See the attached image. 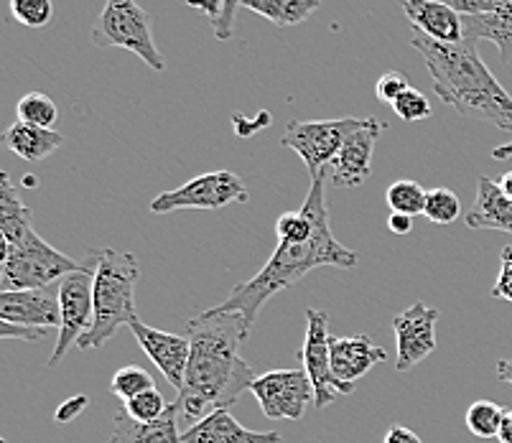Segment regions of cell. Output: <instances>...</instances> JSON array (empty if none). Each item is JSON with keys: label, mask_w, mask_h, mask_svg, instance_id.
<instances>
[{"label": "cell", "mask_w": 512, "mask_h": 443, "mask_svg": "<svg viewBox=\"0 0 512 443\" xmlns=\"http://www.w3.org/2000/svg\"><path fill=\"white\" fill-rule=\"evenodd\" d=\"M253 326L237 311H202L186 324L192 342L184 387L174 405L179 421L199 423L209 413L230 408L255 382L253 367L240 357V347L248 342Z\"/></svg>", "instance_id": "6da1fadb"}, {"label": "cell", "mask_w": 512, "mask_h": 443, "mask_svg": "<svg viewBox=\"0 0 512 443\" xmlns=\"http://www.w3.org/2000/svg\"><path fill=\"white\" fill-rule=\"evenodd\" d=\"M324 184H327V174L311 179V189L306 194V202L301 204L306 214L314 222V232L309 240L304 242H278L273 250L271 260L260 268L258 275H253L250 281L237 283L230 291V296L220 303L222 311H237L245 316L250 326L258 319L260 309L265 301H271L276 293L283 288H291L306 278L311 270L316 268H355L357 253L349 247L339 245L337 237L332 235L329 227V209L327 199H324Z\"/></svg>", "instance_id": "7a4b0ae2"}, {"label": "cell", "mask_w": 512, "mask_h": 443, "mask_svg": "<svg viewBox=\"0 0 512 443\" xmlns=\"http://www.w3.org/2000/svg\"><path fill=\"white\" fill-rule=\"evenodd\" d=\"M411 46L426 62L436 95L444 105L454 107L462 118L484 120L505 133H512L510 92L482 62L477 46L439 44L421 34L413 36Z\"/></svg>", "instance_id": "3957f363"}, {"label": "cell", "mask_w": 512, "mask_h": 443, "mask_svg": "<svg viewBox=\"0 0 512 443\" xmlns=\"http://www.w3.org/2000/svg\"><path fill=\"white\" fill-rule=\"evenodd\" d=\"M95 265V319L90 331L79 339L77 347L82 352L102 349L118 334L120 326H130L136 316V283L141 268L133 253H120L113 247H102L90 253Z\"/></svg>", "instance_id": "277c9868"}, {"label": "cell", "mask_w": 512, "mask_h": 443, "mask_svg": "<svg viewBox=\"0 0 512 443\" xmlns=\"http://www.w3.org/2000/svg\"><path fill=\"white\" fill-rule=\"evenodd\" d=\"M90 39L97 49L133 51L153 72H164L166 59L153 39V16L136 0H105Z\"/></svg>", "instance_id": "5b68a950"}, {"label": "cell", "mask_w": 512, "mask_h": 443, "mask_svg": "<svg viewBox=\"0 0 512 443\" xmlns=\"http://www.w3.org/2000/svg\"><path fill=\"white\" fill-rule=\"evenodd\" d=\"M3 270L0 288L3 291H31V288L57 286L67 273L82 268V263L51 247L44 237L31 232L11 247H0Z\"/></svg>", "instance_id": "8992f818"}, {"label": "cell", "mask_w": 512, "mask_h": 443, "mask_svg": "<svg viewBox=\"0 0 512 443\" xmlns=\"http://www.w3.org/2000/svg\"><path fill=\"white\" fill-rule=\"evenodd\" d=\"M250 191L235 171H207L186 181L174 191H164L151 202L153 214H171L181 209H225L227 204H248Z\"/></svg>", "instance_id": "52a82bcc"}, {"label": "cell", "mask_w": 512, "mask_h": 443, "mask_svg": "<svg viewBox=\"0 0 512 443\" xmlns=\"http://www.w3.org/2000/svg\"><path fill=\"white\" fill-rule=\"evenodd\" d=\"M360 118L339 120H291L281 138V146L296 151V156L306 163L311 179L327 174V166L342 151L347 135L357 128Z\"/></svg>", "instance_id": "ba28073f"}, {"label": "cell", "mask_w": 512, "mask_h": 443, "mask_svg": "<svg viewBox=\"0 0 512 443\" xmlns=\"http://www.w3.org/2000/svg\"><path fill=\"white\" fill-rule=\"evenodd\" d=\"M92 263V260H90ZM95 265H82L74 273H67L59 281V311H62V326H59L57 344L51 349L49 367L62 365L64 354L72 344L85 337L95 319Z\"/></svg>", "instance_id": "9c48e42d"}, {"label": "cell", "mask_w": 512, "mask_h": 443, "mask_svg": "<svg viewBox=\"0 0 512 443\" xmlns=\"http://www.w3.org/2000/svg\"><path fill=\"white\" fill-rule=\"evenodd\" d=\"M332 334H329V316L319 309H306V339L301 347V370L309 375L314 385V408H327L339 395L355 393V385L342 382L332 367Z\"/></svg>", "instance_id": "30bf717a"}, {"label": "cell", "mask_w": 512, "mask_h": 443, "mask_svg": "<svg viewBox=\"0 0 512 443\" xmlns=\"http://www.w3.org/2000/svg\"><path fill=\"white\" fill-rule=\"evenodd\" d=\"M250 393L268 421H301L314 405V385L304 370H273L255 377Z\"/></svg>", "instance_id": "8fae6325"}, {"label": "cell", "mask_w": 512, "mask_h": 443, "mask_svg": "<svg viewBox=\"0 0 512 443\" xmlns=\"http://www.w3.org/2000/svg\"><path fill=\"white\" fill-rule=\"evenodd\" d=\"M436 321H439V309L426 306L423 301H416L395 316L393 331L395 344H398L395 370H413L428 354L436 352Z\"/></svg>", "instance_id": "7c38bea8"}, {"label": "cell", "mask_w": 512, "mask_h": 443, "mask_svg": "<svg viewBox=\"0 0 512 443\" xmlns=\"http://www.w3.org/2000/svg\"><path fill=\"white\" fill-rule=\"evenodd\" d=\"M130 331L136 342L141 344L143 352L148 354L153 365L161 370V375L166 377L171 387L179 393L184 387L186 367H189V354H192V342L189 337H181V334H171V331L153 329V326L143 324L141 319L130 321Z\"/></svg>", "instance_id": "4fadbf2b"}, {"label": "cell", "mask_w": 512, "mask_h": 443, "mask_svg": "<svg viewBox=\"0 0 512 443\" xmlns=\"http://www.w3.org/2000/svg\"><path fill=\"white\" fill-rule=\"evenodd\" d=\"M383 123L377 118H362L357 128L347 135L342 151L332 161V184L339 189H355L365 184L372 174V153L380 138Z\"/></svg>", "instance_id": "5bb4252c"}, {"label": "cell", "mask_w": 512, "mask_h": 443, "mask_svg": "<svg viewBox=\"0 0 512 443\" xmlns=\"http://www.w3.org/2000/svg\"><path fill=\"white\" fill-rule=\"evenodd\" d=\"M0 321L31 329H59L62 311H59V283L49 288H31V291H3L0 293Z\"/></svg>", "instance_id": "9a60e30c"}, {"label": "cell", "mask_w": 512, "mask_h": 443, "mask_svg": "<svg viewBox=\"0 0 512 443\" xmlns=\"http://www.w3.org/2000/svg\"><path fill=\"white\" fill-rule=\"evenodd\" d=\"M413 31L439 44H464V18L441 0H403Z\"/></svg>", "instance_id": "2e32d148"}, {"label": "cell", "mask_w": 512, "mask_h": 443, "mask_svg": "<svg viewBox=\"0 0 512 443\" xmlns=\"http://www.w3.org/2000/svg\"><path fill=\"white\" fill-rule=\"evenodd\" d=\"M184 443H283V436L276 431H253L237 423L230 408L214 410L207 418L186 428L181 433Z\"/></svg>", "instance_id": "e0dca14e"}, {"label": "cell", "mask_w": 512, "mask_h": 443, "mask_svg": "<svg viewBox=\"0 0 512 443\" xmlns=\"http://www.w3.org/2000/svg\"><path fill=\"white\" fill-rule=\"evenodd\" d=\"M329 347H332L334 375L342 382H349V385H355V382L360 380V377H365L372 367L388 359L385 349L377 347L367 334L332 337Z\"/></svg>", "instance_id": "ac0fdd59"}, {"label": "cell", "mask_w": 512, "mask_h": 443, "mask_svg": "<svg viewBox=\"0 0 512 443\" xmlns=\"http://www.w3.org/2000/svg\"><path fill=\"white\" fill-rule=\"evenodd\" d=\"M469 230H497L512 235V199L507 197L500 181L490 176L477 179V197L472 209L464 214Z\"/></svg>", "instance_id": "d6986e66"}, {"label": "cell", "mask_w": 512, "mask_h": 443, "mask_svg": "<svg viewBox=\"0 0 512 443\" xmlns=\"http://www.w3.org/2000/svg\"><path fill=\"white\" fill-rule=\"evenodd\" d=\"M179 423L174 403H169L164 418H158L156 423H136L125 410H120L115 413L110 443H184Z\"/></svg>", "instance_id": "ffe728a7"}, {"label": "cell", "mask_w": 512, "mask_h": 443, "mask_svg": "<svg viewBox=\"0 0 512 443\" xmlns=\"http://www.w3.org/2000/svg\"><path fill=\"white\" fill-rule=\"evenodd\" d=\"M464 18V44L477 46V41H492L500 49L502 62L512 64V0L505 6L495 8L482 16H462Z\"/></svg>", "instance_id": "44dd1931"}, {"label": "cell", "mask_w": 512, "mask_h": 443, "mask_svg": "<svg viewBox=\"0 0 512 443\" xmlns=\"http://www.w3.org/2000/svg\"><path fill=\"white\" fill-rule=\"evenodd\" d=\"M3 143H6L18 158L36 163L49 158L54 151H59L64 143V135L59 133V130L39 128V125L16 120V123L6 130V135H3Z\"/></svg>", "instance_id": "7402d4cb"}, {"label": "cell", "mask_w": 512, "mask_h": 443, "mask_svg": "<svg viewBox=\"0 0 512 443\" xmlns=\"http://www.w3.org/2000/svg\"><path fill=\"white\" fill-rule=\"evenodd\" d=\"M3 189H0V247H11L34 232V214L18 197V189L8 174H0Z\"/></svg>", "instance_id": "603a6c76"}, {"label": "cell", "mask_w": 512, "mask_h": 443, "mask_svg": "<svg viewBox=\"0 0 512 443\" xmlns=\"http://www.w3.org/2000/svg\"><path fill=\"white\" fill-rule=\"evenodd\" d=\"M242 8L258 13L278 29L299 26L321 8V0H245Z\"/></svg>", "instance_id": "cb8c5ba5"}, {"label": "cell", "mask_w": 512, "mask_h": 443, "mask_svg": "<svg viewBox=\"0 0 512 443\" xmlns=\"http://www.w3.org/2000/svg\"><path fill=\"white\" fill-rule=\"evenodd\" d=\"M428 191L423 189L418 181L411 179H398L388 186L385 191V202H388L390 212L395 214H408V217H418L426 209Z\"/></svg>", "instance_id": "d4e9b609"}, {"label": "cell", "mask_w": 512, "mask_h": 443, "mask_svg": "<svg viewBox=\"0 0 512 443\" xmlns=\"http://www.w3.org/2000/svg\"><path fill=\"white\" fill-rule=\"evenodd\" d=\"M502 421H505V408L492 403V400H477L467 410V428L477 438L500 436Z\"/></svg>", "instance_id": "484cf974"}, {"label": "cell", "mask_w": 512, "mask_h": 443, "mask_svg": "<svg viewBox=\"0 0 512 443\" xmlns=\"http://www.w3.org/2000/svg\"><path fill=\"white\" fill-rule=\"evenodd\" d=\"M18 120L31 125H39V128H54V123L59 120V107L57 102L51 100L44 92H29L23 95L16 105Z\"/></svg>", "instance_id": "4316f807"}, {"label": "cell", "mask_w": 512, "mask_h": 443, "mask_svg": "<svg viewBox=\"0 0 512 443\" xmlns=\"http://www.w3.org/2000/svg\"><path fill=\"white\" fill-rule=\"evenodd\" d=\"M462 214V202L451 189H431L426 197V209H423V217L434 225H451Z\"/></svg>", "instance_id": "83f0119b"}, {"label": "cell", "mask_w": 512, "mask_h": 443, "mask_svg": "<svg viewBox=\"0 0 512 443\" xmlns=\"http://www.w3.org/2000/svg\"><path fill=\"white\" fill-rule=\"evenodd\" d=\"M153 377L148 375V370L138 365H128V367H120L118 372L113 375V382H110V390L113 395H118L120 400H133L138 395H143L146 390H153Z\"/></svg>", "instance_id": "f1b7e54d"}, {"label": "cell", "mask_w": 512, "mask_h": 443, "mask_svg": "<svg viewBox=\"0 0 512 443\" xmlns=\"http://www.w3.org/2000/svg\"><path fill=\"white\" fill-rule=\"evenodd\" d=\"M11 16L26 29H46L54 18L51 0H11Z\"/></svg>", "instance_id": "f546056e"}, {"label": "cell", "mask_w": 512, "mask_h": 443, "mask_svg": "<svg viewBox=\"0 0 512 443\" xmlns=\"http://www.w3.org/2000/svg\"><path fill=\"white\" fill-rule=\"evenodd\" d=\"M123 410L136 423H156L158 418H164V413L169 410V403H166L164 395L153 387V390H146V393L138 395V398L128 400Z\"/></svg>", "instance_id": "4dcf8cb0"}, {"label": "cell", "mask_w": 512, "mask_h": 443, "mask_svg": "<svg viewBox=\"0 0 512 443\" xmlns=\"http://www.w3.org/2000/svg\"><path fill=\"white\" fill-rule=\"evenodd\" d=\"M276 232L278 242H304L314 232V222H311V217L304 209H299V212H286L278 217Z\"/></svg>", "instance_id": "1f68e13d"}, {"label": "cell", "mask_w": 512, "mask_h": 443, "mask_svg": "<svg viewBox=\"0 0 512 443\" xmlns=\"http://www.w3.org/2000/svg\"><path fill=\"white\" fill-rule=\"evenodd\" d=\"M395 115L400 120H406V123H418V120H428L431 118V105H428V97L423 95L421 90L416 87H408L403 95L395 100L393 105Z\"/></svg>", "instance_id": "d6a6232c"}, {"label": "cell", "mask_w": 512, "mask_h": 443, "mask_svg": "<svg viewBox=\"0 0 512 443\" xmlns=\"http://www.w3.org/2000/svg\"><path fill=\"white\" fill-rule=\"evenodd\" d=\"M408 87H411V85H408V79L403 77L400 72H385L383 77L377 79L375 95H377V100L383 102V105L393 107L395 100H398V97L403 95Z\"/></svg>", "instance_id": "836d02e7"}, {"label": "cell", "mask_w": 512, "mask_h": 443, "mask_svg": "<svg viewBox=\"0 0 512 443\" xmlns=\"http://www.w3.org/2000/svg\"><path fill=\"white\" fill-rule=\"evenodd\" d=\"M500 260H502L500 275H497V283H495V288L490 291V296L512 303V245L502 247Z\"/></svg>", "instance_id": "e575fe53"}, {"label": "cell", "mask_w": 512, "mask_h": 443, "mask_svg": "<svg viewBox=\"0 0 512 443\" xmlns=\"http://www.w3.org/2000/svg\"><path fill=\"white\" fill-rule=\"evenodd\" d=\"M242 3H245V0H225L220 21L212 23L214 39H220V41L232 39V34H235V18H237V11L242 8Z\"/></svg>", "instance_id": "d590c367"}, {"label": "cell", "mask_w": 512, "mask_h": 443, "mask_svg": "<svg viewBox=\"0 0 512 443\" xmlns=\"http://www.w3.org/2000/svg\"><path fill=\"white\" fill-rule=\"evenodd\" d=\"M449 8H454L459 16H482V13H490L495 8L505 6L507 0H441Z\"/></svg>", "instance_id": "8d00e7d4"}, {"label": "cell", "mask_w": 512, "mask_h": 443, "mask_svg": "<svg viewBox=\"0 0 512 443\" xmlns=\"http://www.w3.org/2000/svg\"><path fill=\"white\" fill-rule=\"evenodd\" d=\"M49 331L46 329H31V326H18L0 321V339H21V342H39Z\"/></svg>", "instance_id": "74e56055"}, {"label": "cell", "mask_w": 512, "mask_h": 443, "mask_svg": "<svg viewBox=\"0 0 512 443\" xmlns=\"http://www.w3.org/2000/svg\"><path fill=\"white\" fill-rule=\"evenodd\" d=\"M90 405V400H87V395H74V398H69L67 403H62L57 408V423H72L77 415H82V410Z\"/></svg>", "instance_id": "f35d334b"}, {"label": "cell", "mask_w": 512, "mask_h": 443, "mask_svg": "<svg viewBox=\"0 0 512 443\" xmlns=\"http://www.w3.org/2000/svg\"><path fill=\"white\" fill-rule=\"evenodd\" d=\"M184 3L197 13H202V16H207L209 23L220 21L222 8H225V0H184Z\"/></svg>", "instance_id": "ab89813d"}, {"label": "cell", "mask_w": 512, "mask_h": 443, "mask_svg": "<svg viewBox=\"0 0 512 443\" xmlns=\"http://www.w3.org/2000/svg\"><path fill=\"white\" fill-rule=\"evenodd\" d=\"M383 443H423V441L416 431H411V428L393 426V428H388V433H385Z\"/></svg>", "instance_id": "60d3db41"}, {"label": "cell", "mask_w": 512, "mask_h": 443, "mask_svg": "<svg viewBox=\"0 0 512 443\" xmlns=\"http://www.w3.org/2000/svg\"><path fill=\"white\" fill-rule=\"evenodd\" d=\"M388 227L393 235H408V232L413 230V217H408V214H390L388 217Z\"/></svg>", "instance_id": "b9f144b4"}, {"label": "cell", "mask_w": 512, "mask_h": 443, "mask_svg": "<svg viewBox=\"0 0 512 443\" xmlns=\"http://www.w3.org/2000/svg\"><path fill=\"white\" fill-rule=\"evenodd\" d=\"M500 443H512V410H505V421H502L500 436H497Z\"/></svg>", "instance_id": "7bdbcfd3"}, {"label": "cell", "mask_w": 512, "mask_h": 443, "mask_svg": "<svg viewBox=\"0 0 512 443\" xmlns=\"http://www.w3.org/2000/svg\"><path fill=\"white\" fill-rule=\"evenodd\" d=\"M497 380L512 385V359H502V362H497Z\"/></svg>", "instance_id": "ee69618b"}, {"label": "cell", "mask_w": 512, "mask_h": 443, "mask_svg": "<svg viewBox=\"0 0 512 443\" xmlns=\"http://www.w3.org/2000/svg\"><path fill=\"white\" fill-rule=\"evenodd\" d=\"M510 156H512V141L505 143V146H497L495 151H492V158H495V161H507Z\"/></svg>", "instance_id": "f6af8a7d"}, {"label": "cell", "mask_w": 512, "mask_h": 443, "mask_svg": "<svg viewBox=\"0 0 512 443\" xmlns=\"http://www.w3.org/2000/svg\"><path fill=\"white\" fill-rule=\"evenodd\" d=\"M500 186H502V189H505V194H507V197L512 199V171H507V174L502 176Z\"/></svg>", "instance_id": "bcb514c9"}]
</instances>
